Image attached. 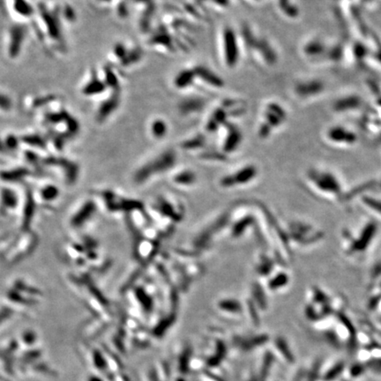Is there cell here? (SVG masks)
Instances as JSON below:
<instances>
[{
  "instance_id": "obj_2",
  "label": "cell",
  "mask_w": 381,
  "mask_h": 381,
  "mask_svg": "<svg viewBox=\"0 0 381 381\" xmlns=\"http://www.w3.org/2000/svg\"><path fill=\"white\" fill-rule=\"evenodd\" d=\"M313 185L319 192L330 199L340 200L344 197V187L339 176L328 170H315L310 174Z\"/></svg>"
},
{
  "instance_id": "obj_3",
  "label": "cell",
  "mask_w": 381,
  "mask_h": 381,
  "mask_svg": "<svg viewBox=\"0 0 381 381\" xmlns=\"http://www.w3.org/2000/svg\"><path fill=\"white\" fill-rule=\"evenodd\" d=\"M222 44L225 63L229 68H234L239 58L237 35L231 28H226L222 34Z\"/></svg>"
},
{
  "instance_id": "obj_5",
  "label": "cell",
  "mask_w": 381,
  "mask_h": 381,
  "mask_svg": "<svg viewBox=\"0 0 381 381\" xmlns=\"http://www.w3.org/2000/svg\"><path fill=\"white\" fill-rule=\"evenodd\" d=\"M266 124H264V128L261 129L260 133L264 130L266 131V135L273 128L272 126H278L286 119V113L283 108L277 103H270L267 105L265 113Z\"/></svg>"
},
{
  "instance_id": "obj_10",
  "label": "cell",
  "mask_w": 381,
  "mask_h": 381,
  "mask_svg": "<svg viewBox=\"0 0 381 381\" xmlns=\"http://www.w3.org/2000/svg\"><path fill=\"white\" fill-rule=\"evenodd\" d=\"M167 131V125H165V123L164 121H155L153 124V131H154V135L162 137L165 135V132Z\"/></svg>"
},
{
  "instance_id": "obj_8",
  "label": "cell",
  "mask_w": 381,
  "mask_h": 381,
  "mask_svg": "<svg viewBox=\"0 0 381 381\" xmlns=\"http://www.w3.org/2000/svg\"><path fill=\"white\" fill-rule=\"evenodd\" d=\"M321 88V84L319 81H302L298 84V86H296V93L301 97H307L319 93Z\"/></svg>"
},
{
  "instance_id": "obj_1",
  "label": "cell",
  "mask_w": 381,
  "mask_h": 381,
  "mask_svg": "<svg viewBox=\"0 0 381 381\" xmlns=\"http://www.w3.org/2000/svg\"><path fill=\"white\" fill-rule=\"evenodd\" d=\"M378 221L368 220L355 228H346L343 231V252L351 259L366 256L377 239Z\"/></svg>"
},
{
  "instance_id": "obj_7",
  "label": "cell",
  "mask_w": 381,
  "mask_h": 381,
  "mask_svg": "<svg viewBox=\"0 0 381 381\" xmlns=\"http://www.w3.org/2000/svg\"><path fill=\"white\" fill-rule=\"evenodd\" d=\"M193 70H194V73L197 76H199L200 79L206 81L207 83L209 84L210 86L215 87H221L223 86V82L220 79V77L217 76L216 74H214L208 68L202 66V65H198Z\"/></svg>"
},
{
  "instance_id": "obj_6",
  "label": "cell",
  "mask_w": 381,
  "mask_h": 381,
  "mask_svg": "<svg viewBox=\"0 0 381 381\" xmlns=\"http://www.w3.org/2000/svg\"><path fill=\"white\" fill-rule=\"evenodd\" d=\"M359 202L365 210L374 216V219L381 220V198L363 194L361 198H359Z\"/></svg>"
},
{
  "instance_id": "obj_9",
  "label": "cell",
  "mask_w": 381,
  "mask_h": 381,
  "mask_svg": "<svg viewBox=\"0 0 381 381\" xmlns=\"http://www.w3.org/2000/svg\"><path fill=\"white\" fill-rule=\"evenodd\" d=\"M196 75L193 69H186L182 70L176 74L174 80V84L178 88H186L192 85Z\"/></svg>"
},
{
  "instance_id": "obj_4",
  "label": "cell",
  "mask_w": 381,
  "mask_h": 381,
  "mask_svg": "<svg viewBox=\"0 0 381 381\" xmlns=\"http://www.w3.org/2000/svg\"><path fill=\"white\" fill-rule=\"evenodd\" d=\"M327 138L333 144L339 145L341 147H351L356 142V136L352 131L343 126H333L327 131Z\"/></svg>"
}]
</instances>
